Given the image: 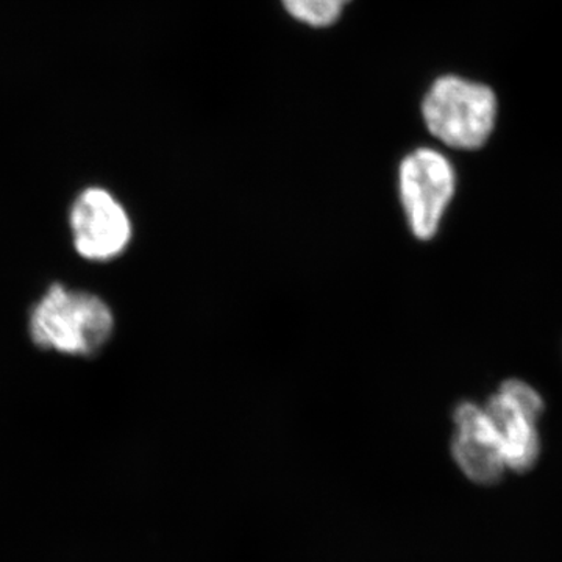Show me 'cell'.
Listing matches in <instances>:
<instances>
[{"instance_id": "6da1fadb", "label": "cell", "mask_w": 562, "mask_h": 562, "mask_svg": "<svg viewBox=\"0 0 562 562\" xmlns=\"http://www.w3.org/2000/svg\"><path fill=\"white\" fill-rule=\"evenodd\" d=\"M113 312L98 295L52 284L32 310L29 331L44 350L91 357L110 341Z\"/></svg>"}, {"instance_id": "7a4b0ae2", "label": "cell", "mask_w": 562, "mask_h": 562, "mask_svg": "<svg viewBox=\"0 0 562 562\" xmlns=\"http://www.w3.org/2000/svg\"><path fill=\"white\" fill-rule=\"evenodd\" d=\"M495 117L497 99L491 88L460 77L436 80L424 101L428 131L453 149L483 147L494 131Z\"/></svg>"}, {"instance_id": "3957f363", "label": "cell", "mask_w": 562, "mask_h": 562, "mask_svg": "<svg viewBox=\"0 0 562 562\" xmlns=\"http://www.w3.org/2000/svg\"><path fill=\"white\" fill-rule=\"evenodd\" d=\"M457 192V171L439 150L422 147L406 155L398 168V198L414 238L431 241Z\"/></svg>"}, {"instance_id": "277c9868", "label": "cell", "mask_w": 562, "mask_h": 562, "mask_svg": "<svg viewBox=\"0 0 562 562\" xmlns=\"http://www.w3.org/2000/svg\"><path fill=\"white\" fill-rule=\"evenodd\" d=\"M501 439L506 469L530 471L541 453L539 419L543 401L539 392L522 380H506L484 405Z\"/></svg>"}, {"instance_id": "5b68a950", "label": "cell", "mask_w": 562, "mask_h": 562, "mask_svg": "<svg viewBox=\"0 0 562 562\" xmlns=\"http://www.w3.org/2000/svg\"><path fill=\"white\" fill-rule=\"evenodd\" d=\"M69 225L74 247L85 260H114L132 241L133 224L127 210L103 188L81 192L70 209Z\"/></svg>"}, {"instance_id": "8992f818", "label": "cell", "mask_w": 562, "mask_h": 562, "mask_svg": "<svg viewBox=\"0 0 562 562\" xmlns=\"http://www.w3.org/2000/svg\"><path fill=\"white\" fill-rule=\"evenodd\" d=\"M452 457L471 482L490 486L501 482L506 464L501 439L484 406L461 402L453 412Z\"/></svg>"}, {"instance_id": "52a82bcc", "label": "cell", "mask_w": 562, "mask_h": 562, "mask_svg": "<svg viewBox=\"0 0 562 562\" xmlns=\"http://www.w3.org/2000/svg\"><path fill=\"white\" fill-rule=\"evenodd\" d=\"M347 2L349 0H283L295 20L313 27H327L338 21Z\"/></svg>"}]
</instances>
